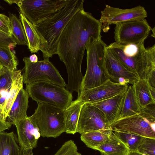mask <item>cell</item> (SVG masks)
I'll return each instance as SVG.
<instances>
[{"label": "cell", "mask_w": 155, "mask_h": 155, "mask_svg": "<svg viewBox=\"0 0 155 155\" xmlns=\"http://www.w3.org/2000/svg\"><path fill=\"white\" fill-rule=\"evenodd\" d=\"M135 94L140 108L155 103L152 97L146 79H139L133 85Z\"/></svg>", "instance_id": "25"}, {"label": "cell", "mask_w": 155, "mask_h": 155, "mask_svg": "<svg viewBox=\"0 0 155 155\" xmlns=\"http://www.w3.org/2000/svg\"><path fill=\"white\" fill-rule=\"evenodd\" d=\"M19 15L27 38L29 51L31 53L37 52L40 50L41 41L35 26L20 12Z\"/></svg>", "instance_id": "22"}, {"label": "cell", "mask_w": 155, "mask_h": 155, "mask_svg": "<svg viewBox=\"0 0 155 155\" xmlns=\"http://www.w3.org/2000/svg\"><path fill=\"white\" fill-rule=\"evenodd\" d=\"M105 64L109 79L112 82L120 84H134L139 79L135 74L125 68L106 48Z\"/></svg>", "instance_id": "14"}, {"label": "cell", "mask_w": 155, "mask_h": 155, "mask_svg": "<svg viewBox=\"0 0 155 155\" xmlns=\"http://www.w3.org/2000/svg\"><path fill=\"white\" fill-rule=\"evenodd\" d=\"M17 45L12 36L0 31V46L6 48L15 47Z\"/></svg>", "instance_id": "32"}, {"label": "cell", "mask_w": 155, "mask_h": 155, "mask_svg": "<svg viewBox=\"0 0 155 155\" xmlns=\"http://www.w3.org/2000/svg\"><path fill=\"white\" fill-rule=\"evenodd\" d=\"M64 110L48 104H38L34 114L28 118L38 129L41 136L55 138L65 132Z\"/></svg>", "instance_id": "5"}, {"label": "cell", "mask_w": 155, "mask_h": 155, "mask_svg": "<svg viewBox=\"0 0 155 155\" xmlns=\"http://www.w3.org/2000/svg\"><path fill=\"white\" fill-rule=\"evenodd\" d=\"M126 92L92 104L104 113L110 125L118 120L122 110Z\"/></svg>", "instance_id": "16"}, {"label": "cell", "mask_w": 155, "mask_h": 155, "mask_svg": "<svg viewBox=\"0 0 155 155\" xmlns=\"http://www.w3.org/2000/svg\"><path fill=\"white\" fill-rule=\"evenodd\" d=\"M112 131L109 130L90 131L81 134L80 139L87 147L95 150L109 138Z\"/></svg>", "instance_id": "24"}, {"label": "cell", "mask_w": 155, "mask_h": 155, "mask_svg": "<svg viewBox=\"0 0 155 155\" xmlns=\"http://www.w3.org/2000/svg\"><path fill=\"white\" fill-rule=\"evenodd\" d=\"M126 155H146L138 152L137 151L128 150Z\"/></svg>", "instance_id": "38"}, {"label": "cell", "mask_w": 155, "mask_h": 155, "mask_svg": "<svg viewBox=\"0 0 155 155\" xmlns=\"http://www.w3.org/2000/svg\"><path fill=\"white\" fill-rule=\"evenodd\" d=\"M70 0H19L20 13L35 25L56 13Z\"/></svg>", "instance_id": "8"}, {"label": "cell", "mask_w": 155, "mask_h": 155, "mask_svg": "<svg viewBox=\"0 0 155 155\" xmlns=\"http://www.w3.org/2000/svg\"><path fill=\"white\" fill-rule=\"evenodd\" d=\"M0 8H2V6L0 5Z\"/></svg>", "instance_id": "43"}, {"label": "cell", "mask_w": 155, "mask_h": 155, "mask_svg": "<svg viewBox=\"0 0 155 155\" xmlns=\"http://www.w3.org/2000/svg\"><path fill=\"white\" fill-rule=\"evenodd\" d=\"M144 42L123 44L114 42L106 47L127 69L140 79L147 80L155 69V44L145 48Z\"/></svg>", "instance_id": "3"}, {"label": "cell", "mask_w": 155, "mask_h": 155, "mask_svg": "<svg viewBox=\"0 0 155 155\" xmlns=\"http://www.w3.org/2000/svg\"><path fill=\"white\" fill-rule=\"evenodd\" d=\"M29 97L38 104L43 103L66 109L72 101V94L64 87L38 81L26 85Z\"/></svg>", "instance_id": "6"}, {"label": "cell", "mask_w": 155, "mask_h": 155, "mask_svg": "<svg viewBox=\"0 0 155 155\" xmlns=\"http://www.w3.org/2000/svg\"><path fill=\"white\" fill-rule=\"evenodd\" d=\"M101 155H104L101 154Z\"/></svg>", "instance_id": "44"}, {"label": "cell", "mask_w": 155, "mask_h": 155, "mask_svg": "<svg viewBox=\"0 0 155 155\" xmlns=\"http://www.w3.org/2000/svg\"><path fill=\"white\" fill-rule=\"evenodd\" d=\"M13 132H0V155H20L21 148Z\"/></svg>", "instance_id": "23"}, {"label": "cell", "mask_w": 155, "mask_h": 155, "mask_svg": "<svg viewBox=\"0 0 155 155\" xmlns=\"http://www.w3.org/2000/svg\"><path fill=\"white\" fill-rule=\"evenodd\" d=\"M95 150H98L104 155H126L128 149L112 131L109 138L97 147Z\"/></svg>", "instance_id": "20"}, {"label": "cell", "mask_w": 155, "mask_h": 155, "mask_svg": "<svg viewBox=\"0 0 155 155\" xmlns=\"http://www.w3.org/2000/svg\"><path fill=\"white\" fill-rule=\"evenodd\" d=\"M128 86V84L113 83L109 79L99 86L80 92L77 99L83 104L95 103L125 92Z\"/></svg>", "instance_id": "13"}, {"label": "cell", "mask_w": 155, "mask_h": 155, "mask_svg": "<svg viewBox=\"0 0 155 155\" xmlns=\"http://www.w3.org/2000/svg\"><path fill=\"white\" fill-rule=\"evenodd\" d=\"M30 61L32 62L36 63L38 61V57L35 54H33L29 57Z\"/></svg>", "instance_id": "37"}, {"label": "cell", "mask_w": 155, "mask_h": 155, "mask_svg": "<svg viewBox=\"0 0 155 155\" xmlns=\"http://www.w3.org/2000/svg\"><path fill=\"white\" fill-rule=\"evenodd\" d=\"M149 89L152 97L153 99L155 100V88L149 85Z\"/></svg>", "instance_id": "39"}, {"label": "cell", "mask_w": 155, "mask_h": 155, "mask_svg": "<svg viewBox=\"0 0 155 155\" xmlns=\"http://www.w3.org/2000/svg\"><path fill=\"white\" fill-rule=\"evenodd\" d=\"M140 113L149 118L155 119V103L150 104L145 107L140 108Z\"/></svg>", "instance_id": "34"}, {"label": "cell", "mask_w": 155, "mask_h": 155, "mask_svg": "<svg viewBox=\"0 0 155 155\" xmlns=\"http://www.w3.org/2000/svg\"><path fill=\"white\" fill-rule=\"evenodd\" d=\"M84 0H70L56 13L34 25L40 37V50L44 59L56 54L58 41L69 21L79 10L84 8Z\"/></svg>", "instance_id": "2"}, {"label": "cell", "mask_w": 155, "mask_h": 155, "mask_svg": "<svg viewBox=\"0 0 155 155\" xmlns=\"http://www.w3.org/2000/svg\"><path fill=\"white\" fill-rule=\"evenodd\" d=\"M101 26L99 20L83 8L72 17L59 38L56 54L66 66L68 82L65 87L72 94L80 92L84 52L88 45L101 39Z\"/></svg>", "instance_id": "1"}, {"label": "cell", "mask_w": 155, "mask_h": 155, "mask_svg": "<svg viewBox=\"0 0 155 155\" xmlns=\"http://www.w3.org/2000/svg\"><path fill=\"white\" fill-rule=\"evenodd\" d=\"M151 31L152 32V34L151 35V36L155 38V27H154L153 28H152Z\"/></svg>", "instance_id": "41"}, {"label": "cell", "mask_w": 155, "mask_h": 155, "mask_svg": "<svg viewBox=\"0 0 155 155\" xmlns=\"http://www.w3.org/2000/svg\"><path fill=\"white\" fill-rule=\"evenodd\" d=\"M9 18L11 34L17 44L28 46L27 38L21 21L12 13L9 14Z\"/></svg>", "instance_id": "26"}, {"label": "cell", "mask_w": 155, "mask_h": 155, "mask_svg": "<svg viewBox=\"0 0 155 155\" xmlns=\"http://www.w3.org/2000/svg\"><path fill=\"white\" fill-rule=\"evenodd\" d=\"M0 31L12 36L11 31L9 18L1 14H0Z\"/></svg>", "instance_id": "33"}, {"label": "cell", "mask_w": 155, "mask_h": 155, "mask_svg": "<svg viewBox=\"0 0 155 155\" xmlns=\"http://www.w3.org/2000/svg\"><path fill=\"white\" fill-rule=\"evenodd\" d=\"M147 80L150 86L155 88V69L149 73Z\"/></svg>", "instance_id": "35"}, {"label": "cell", "mask_w": 155, "mask_h": 155, "mask_svg": "<svg viewBox=\"0 0 155 155\" xmlns=\"http://www.w3.org/2000/svg\"><path fill=\"white\" fill-rule=\"evenodd\" d=\"M7 3H8L10 5H12V4L15 3L16 4H17L19 0H4Z\"/></svg>", "instance_id": "40"}, {"label": "cell", "mask_w": 155, "mask_h": 155, "mask_svg": "<svg viewBox=\"0 0 155 155\" xmlns=\"http://www.w3.org/2000/svg\"><path fill=\"white\" fill-rule=\"evenodd\" d=\"M3 67V66L2 65V64H1L0 62V72L2 68Z\"/></svg>", "instance_id": "42"}, {"label": "cell", "mask_w": 155, "mask_h": 155, "mask_svg": "<svg viewBox=\"0 0 155 155\" xmlns=\"http://www.w3.org/2000/svg\"><path fill=\"white\" fill-rule=\"evenodd\" d=\"M0 62L3 67L12 71L17 70L18 59L10 48L0 46Z\"/></svg>", "instance_id": "28"}, {"label": "cell", "mask_w": 155, "mask_h": 155, "mask_svg": "<svg viewBox=\"0 0 155 155\" xmlns=\"http://www.w3.org/2000/svg\"><path fill=\"white\" fill-rule=\"evenodd\" d=\"M107 46L101 39L87 45V69L80 92L99 86L109 79L105 61Z\"/></svg>", "instance_id": "4"}, {"label": "cell", "mask_w": 155, "mask_h": 155, "mask_svg": "<svg viewBox=\"0 0 155 155\" xmlns=\"http://www.w3.org/2000/svg\"><path fill=\"white\" fill-rule=\"evenodd\" d=\"M83 104L77 99L72 101L64 110V122L66 134H74L77 133L78 124Z\"/></svg>", "instance_id": "19"}, {"label": "cell", "mask_w": 155, "mask_h": 155, "mask_svg": "<svg viewBox=\"0 0 155 155\" xmlns=\"http://www.w3.org/2000/svg\"><path fill=\"white\" fill-rule=\"evenodd\" d=\"M147 16L145 8L140 5L127 9H121L106 5L101 12L99 20L101 30L107 32L110 29V25L134 20L145 19Z\"/></svg>", "instance_id": "10"}, {"label": "cell", "mask_w": 155, "mask_h": 155, "mask_svg": "<svg viewBox=\"0 0 155 155\" xmlns=\"http://www.w3.org/2000/svg\"><path fill=\"white\" fill-rule=\"evenodd\" d=\"M140 111V107L136 96L133 85H131L128 86L126 92L122 110L117 120L138 114Z\"/></svg>", "instance_id": "21"}, {"label": "cell", "mask_w": 155, "mask_h": 155, "mask_svg": "<svg viewBox=\"0 0 155 155\" xmlns=\"http://www.w3.org/2000/svg\"><path fill=\"white\" fill-rule=\"evenodd\" d=\"M78 150L74 141L70 140L64 142L54 155H81Z\"/></svg>", "instance_id": "31"}, {"label": "cell", "mask_w": 155, "mask_h": 155, "mask_svg": "<svg viewBox=\"0 0 155 155\" xmlns=\"http://www.w3.org/2000/svg\"><path fill=\"white\" fill-rule=\"evenodd\" d=\"M112 130L104 113L92 104L82 106L77 132L81 134L96 130Z\"/></svg>", "instance_id": "12"}, {"label": "cell", "mask_w": 155, "mask_h": 155, "mask_svg": "<svg viewBox=\"0 0 155 155\" xmlns=\"http://www.w3.org/2000/svg\"><path fill=\"white\" fill-rule=\"evenodd\" d=\"M29 96L23 88L19 92L9 111L7 121L11 125H15L28 117L27 111L28 108Z\"/></svg>", "instance_id": "17"}, {"label": "cell", "mask_w": 155, "mask_h": 155, "mask_svg": "<svg viewBox=\"0 0 155 155\" xmlns=\"http://www.w3.org/2000/svg\"><path fill=\"white\" fill-rule=\"evenodd\" d=\"M18 141L21 148L33 149L36 148L41 136L39 130L28 117L16 124Z\"/></svg>", "instance_id": "15"}, {"label": "cell", "mask_w": 155, "mask_h": 155, "mask_svg": "<svg viewBox=\"0 0 155 155\" xmlns=\"http://www.w3.org/2000/svg\"><path fill=\"white\" fill-rule=\"evenodd\" d=\"M152 28L146 19L117 24L114 28L115 42L123 44L144 42L150 34Z\"/></svg>", "instance_id": "9"}, {"label": "cell", "mask_w": 155, "mask_h": 155, "mask_svg": "<svg viewBox=\"0 0 155 155\" xmlns=\"http://www.w3.org/2000/svg\"><path fill=\"white\" fill-rule=\"evenodd\" d=\"M13 71L3 67L0 72V97L8 92L11 86Z\"/></svg>", "instance_id": "29"}, {"label": "cell", "mask_w": 155, "mask_h": 155, "mask_svg": "<svg viewBox=\"0 0 155 155\" xmlns=\"http://www.w3.org/2000/svg\"><path fill=\"white\" fill-rule=\"evenodd\" d=\"M23 83L22 71L21 70L14 71L11 86L7 92L4 102L2 105V114L5 121H7L9 111L17 95L23 88Z\"/></svg>", "instance_id": "18"}, {"label": "cell", "mask_w": 155, "mask_h": 155, "mask_svg": "<svg viewBox=\"0 0 155 155\" xmlns=\"http://www.w3.org/2000/svg\"><path fill=\"white\" fill-rule=\"evenodd\" d=\"M25 66L22 74L23 82L26 85L34 82H48L65 87L66 84L57 69L49 59L36 63L31 62L29 57L23 58Z\"/></svg>", "instance_id": "7"}, {"label": "cell", "mask_w": 155, "mask_h": 155, "mask_svg": "<svg viewBox=\"0 0 155 155\" xmlns=\"http://www.w3.org/2000/svg\"><path fill=\"white\" fill-rule=\"evenodd\" d=\"M110 126L113 131L128 132L144 137L155 138V119L140 113L117 120Z\"/></svg>", "instance_id": "11"}, {"label": "cell", "mask_w": 155, "mask_h": 155, "mask_svg": "<svg viewBox=\"0 0 155 155\" xmlns=\"http://www.w3.org/2000/svg\"><path fill=\"white\" fill-rule=\"evenodd\" d=\"M113 132L117 138L127 147L128 150L137 151L143 137L128 132L119 131Z\"/></svg>", "instance_id": "27"}, {"label": "cell", "mask_w": 155, "mask_h": 155, "mask_svg": "<svg viewBox=\"0 0 155 155\" xmlns=\"http://www.w3.org/2000/svg\"><path fill=\"white\" fill-rule=\"evenodd\" d=\"M20 155H34L32 150L21 148Z\"/></svg>", "instance_id": "36"}, {"label": "cell", "mask_w": 155, "mask_h": 155, "mask_svg": "<svg viewBox=\"0 0 155 155\" xmlns=\"http://www.w3.org/2000/svg\"><path fill=\"white\" fill-rule=\"evenodd\" d=\"M137 151L146 155H155V138L143 137Z\"/></svg>", "instance_id": "30"}]
</instances>
